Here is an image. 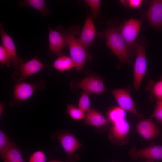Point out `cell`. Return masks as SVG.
I'll return each instance as SVG.
<instances>
[{
	"instance_id": "obj_1",
	"label": "cell",
	"mask_w": 162,
	"mask_h": 162,
	"mask_svg": "<svg viewBox=\"0 0 162 162\" xmlns=\"http://www.w3.org/2000/svg\"><path fill=\"white\" fill-rule=\"evenodd\" d=\"M55 29L62 32L65 36L69 48L70 57L75 64L76 69L78 71L81 70L86 62L92 59V57L87 48L76 37L80 33V27L72 26L65 28L62 26H59Z\"/></svg>"
},
{
	"instance_id": "obj_2",
	"label": "cell",
	"mask_w": 162,
	"mask_h": 162,
	"mask_svg": "<svg viewBox=\"0 0 162 162\" xmlns=\"http://www.w3.org/2000/svg\"><path fill=\"white\" fill-rule=\"evenodd\" d=\"M105 39L107 47L118 58L121 64H132L124 40L115 23L109 22L104 31L97 33Z\"/></svg>"
},
{
	"instance_id": "obj_3",
	"label": "cell",
	"mask_w": 162,
	"mask_h": 162,
	"mask_svg": "<svg viewBox=\"0 0 162 162\" xmlns=\"http://www.w3.org/2000/svg\"><path fill=\"white\" fill-rule=\"evenodd\" d=\"M142 20L131 18L123 22L118 28L127 47L129 56L133 57L136 54V38L140 30Z\"/></svg>"
},
{
	"instance_id": "obj_4",
	"label": "cell",
	"mask_w": 162,
	"mask_h": 162,
	"mask_svg": "<svg viewBox=\"0 0 162 162\" xmlns=\"http://www.w3.org/2000/svg\"><path fill=\"white\" fill-rule=\"evenodd\" d=\"M51 137L59 142L67 157L66 162H77L79 156L75 152L82 145L74 135L68 131L62 130L52 134Z\"/></svg>"
},
{
	"instance_id": "obj_5",
	"label": "cell",
	"mask_w": 162,
	"mask_h": 162,
	"mask_svg": "<svg viewBox=\"0 0 162 162\" xmlns=\"http://www.w3.org/2000/svg\"><path fill=\"white\" fill-rule=\"evenodd\" d=\"M146 45L144 42H137L136 57L134 63L133 88L137 91L145 76L147 70Z\"/></svg>"
},
{
	"instance_id": "obj_6",
	"label": "cell",
	"mask_w": 162,
	"mask_h": 162,
	"mask_svg": "<svg viewBox=\"0 0 162 162\" xmlns=\"http://www.w3.org/2000/svg\"><path fill=\"white\" fill-rule=\"evenodd\" d=\"M46 88L44 82L40 80L33 83L20 81L14 86L13 94V101L17 104L29 99L37 89L44 90Z\"/></svg>"
},
{
	"instance_id": "obj_7",
	"label": "cell",
	"mask_w": 162,
	"mask_h": 162,
	"mask_svg": "<svg viewBox=\"0 0 162 162\" xmlns=\"http://www.w3.org/2000/svg\"><path fill=\"white\" fill-rule=\"evenodd\" d=\"M109 132V139L113 143L122 145L128 141V135L130 130V126L126 118L121 119L112 123Z\"/></svg>"
},
{
	"instance_id": "obj_8",
	"label": "cell",
	"mask_w": 162,
	"mask_h": 162,
	"mask_svg": "<svg viewBox=\"0 0 162 162\" xmlns=\"http://www.w3.org/2000/svg\"><path fill=\"white\" fill-rule=\"evenodd\" d=\"M112 93L119 107L134 114L140 118H143L136 109L129 90L128 88L115 89L112 91Z\"/></svg>"
},
{
	"instance_id": "obj_9",
	"label": "cell",
	"mask_w": 162,
	"mask_h": 162,
	"mask_svg": "<svg viewBox=\"0 0 162 162\" xmlns=\"http://www.w3.org/2000/svg\"><path fill=\"white\" fill-rule=\"evenodd\" d=\"M0 36L2 45L7 51L15 69L18 70L25 62L18 57L14 42L11 37L6 32L2 23H0Z\"/></svg>"
},
{
	"instance_id": "obj_10",
	"label": "cell",
	"mask_w": 162,
	"mask_h": 162,
	"mask_svg": "<svg viewBox=\"0 0 162 162\" xmlns=\"http://www.w3.org/2000/svg\"><path fill=\"white\" fill-rule=\"evenodd\" d=\"M48 35L50 54L59 56L63 55V50L67 45L64 34L56 29H53L49 26Z\"/></svg>"
},
{
	"instance_id": "obj_11",
	"label": "cell",
	"mask_w": 162,
	"mask_h": 162,
	"mask_svg": "<svg viewBox=\"0 0 162 162\" xmlns=\"http://www.w3.org/2000/svg\"><path fill=\"white\" fill-rule=\"evenodd\" d=\"M129 154L134 159H146L149 160H162V146H151L141 149L132 148Z\"/></svg>"
},
{
	"instance_id": "obj_12",
	"label": "cell",
	"mask_w": 162,
	"mask_h": 162,
	"mask_svg": "<svg viewBox=\"0 0 162 162\" xmlns=\"http://www.w3.org/2000/svg\"><path fill=\"white\" fill-rule=\"evenodd\" d=\"M146 17L151 26L162 31V0L152 1L147 12Z\"/></svg>"
},
{
	"instance_id": "obj_13",
	"label": "cell",
	"mask_w": 162,
	"mask_h": 162,
	"mask_svg": "<svg viewBox=\"0 0 162 162\" xmlns=\"http://www.w3.org/2000/svg\"><path fill=\"white\" fill-rule=\"evenodd\" d=\"M76 87L89 94H101L106 89L102 80L99 77L93 75L88 76L78 82Z\"/></svg>"
},
{
	"instance_id": "obj_14",
	"label": "cell",
	"mask_w": 162,
	"mask_h": 162,
	"mask_svg": "<svg viewBox=\"0 0 162 162\" xmlns=\"http://www.w3.org/2000/svg\"><path fill=\"white\" fill-rule=\"evenodd\" d=\"M97 34L93 19L88 14L78 39L86 48L92 47Z\"/></svg>"
},
{
	"instance_id": "obj_15",
	"label": "cell",
	"mask_w": 162,
	"mask_h": 162,
	"mask_svg": "<svg viewBox=\"0 0 162 162\" xmlns=\"http://www.w3.org/2000/svg\"><path fill=\"white\" fill-rule=\"evenodd\" d=\"M138 133L146 140H150L157 137L159 131L156 125L153 122L152 118L140 121L136 127Z\"/></svg>"
},
{
	"instance_id": "obj_16",
	"label": "cell",
	"mask_w": 162,
	"mask_h": 162,
	"mask_svg": "<svg viewBox=\"0 0 162 162\" xmlns=\"http://www.w3.org/2000/svg\"><path fill=\"white\" fill-rule=\"evenodd\" d=\"M46 67L36 57L33 58L21 65L18 70V80L19 82L22 81L28 76L38 73Z\"/></svg>"
},
{
	"instance_id": "obj_17",
	"label": "cell",
	"mask_w": 162,
	"mask_h": 162,
	"mask_svg": "<svg viewBox=\"0 0 162 162\" xmlns=\"http://www.w3.org/2000/svg\"><path fill=\"white\" fill-rule=\"evenodd\" d=\"M85 123L100 128L107 125L109 122L102 114L93 108H90L86 113Z\"/></svg>"
},
{
	"instance_id": "obj_18",
	"label": "cell",
	"mask_w": 162,
	"mask_h": 162,
	"mask_svg": "<svg viewBox=\"0 0 162 162\" xmlns=\"http://www.w3.org/2000/svg\"><path fill=\"white\" fill-rule=\"evenodd\" d=\"M146 89L150 93L149 98L151 101L162 100V76L157 81L149 80Z\"/></svg>"
},
{
	"instance_id": "obj_19",
	"label": "cell",
	"mask_w": 162,
	"mask_h": 162,
	"mask_svg": "<svg viewBox=\"0 0 162 162\" xmlns=\"http://www.w3.org/2000/svg\"><path fill=\"white\" fill-rule=\"evenodd\" d=\"M1 157L3 162H25L21 150L14 141Z\"/></svg>"
},
{
	"instance_id": "obj_20",
	"label": "cell",
	"mask_w": 162,
	"mask_h": 162,
	"mask_svg": "<svg viewBox=\"0 0 162 162\" xmlns=\"http://www.w3.org/2000/svg\"><path fill=\"white\" fill-rule=\"evenodd\" d=\"M21 7H29L33 8L39 11L41 16H45L51 13V10L46 5L45 0H23L18 3Z\"/></svg>"
},
{
	"instance_id": "obj_21",
	"label": "cell",
	"mask_w": 162,
	"mask_h": 162,
	"mask_svg": "<svg viewBox=\"0 0 162 162\" xmlns=\"http://www.w3.org/2000/svg\"><path fill=\"white\" fill-rule=\"evenodd\" d=\"M52 67L60 72H63L73 68L75 64L70 57L64 55L59 56L54 62Z\"/></svg>"
},
{
	"instance_id": "obj_22",
	"label": "cell",
	"mask_w": 162,
	"mask_h": 162,
	"mask_svg": "<svg viewBox=\"0 0 162 162\" xmlns=\"http://www.w3.org/2000/svg\"><path fill=\"white\" fill-rule=\"evenodd\" d=\"M126 111L119 106L112 107L108 112V120L112 123L118 120L126 118L127 116Z\"/></svg>"
},
{
	"instance_id": "obj_23",
	"label": "cell",
	"mask_w": 162,
	"mask_h": 162,
	"mask_svg": "<svg viewBox=\"0 0 162 162\" xmlns=\"http://www.w3.org/2000/svg\"><path fill=\"white\" fill-rule=\"evenodd\" d=\"M83 2L88 5L91 10L90 15L92 19L98 18L100 15L101 1L100 0H84Z\"/></svg>"
},
{
	"instance_id": "obj_24",
	"label": "cell",
	"mask_w": 162,
	"mask_h": 162,
	"mask_svg": "<svg viewBox=\"0 0 162 162\" xmlns=\"http://www.w3.org/2000/svg\"><path fill=\"white\" fill-rule=\"evenodd\" d=\"M13 141L2 130H0V155H3L9 148Z\"/></svg>"
},
{
	"instance_id": "obj_25",
	"label": "cell",
	"mask_w": 162,
	"mask_h": 162,
	"mask_svg": "<svg viewBox=\"0 0 162 162\" xmlns=\"http://www.w3.org/2000/svg\"><path fill=\"white\" fill-rule=\"evenodd\" d=\"M67 113L73 119L81 120L85 117V113L79 108L72 105H68L67 109Z\"/></svg>"
},
{
	"instance_id": "obj_26",
	"label": "cell",
	"mask_w": 162,
	"mask_h": 162,
	"mask_svg": "<svg viewBox=\"0 0 162 162\" xmlns=\"http://www.w3.org/2000/svg\"><path fill=\"white\" fill-rule=\"evenodd\" d=\"M89 94L85 92H82L78 103V108L85 114L90 108L91 102Z\"/></svg>"
},
{
	"instance_id": "obj_27",
	"label": "cell",
	"mask_w": 162,
	"mask_h": 162,
	"mask_svg": "<svg viewBox=\"0 0 162 162\" xmlns=\"http://www.w3.org/2000/svg\"><path fill=\"white\" fill-rule=\"evenodd\" d=\"M47 158L45 153L42 151L38 150L30 155L28 162H47Z\"/></svg>"
},
{
	"instance_id": "obj_28",
	"label": "cell",
	"mask_w": 162,
	"mask_h": 162,
	"mask_svg": "<svg viewBox=\"0 0 162 162\" xmlns=\"http://www.w3.org/2000/svg\"><path fill=\"white\" fill-rule=\"evenodd\" d=\"M0 62L2 66L4 65L8 67L12 63L7 51L2 45L0 46Z\"/></svg>"
},
{
	"instance_id": "obj_29",
	"label": "cell",
	"mask_w": 162,
	"mask_h": 162,
	"mask_svg": "<svg viewBox=\"0 0 162 162\" xmlns=\"http://www.w3.org/2000/svg\"><path fill=\"white\" fill-rule=\"evenodd\" d=\"M155 102V108L151 117L154 118L159 122L162 123V100Z\"/></svg>"
},
{
	"instance_id": "obj_30",
	"label": "cell",
	"mask_w": 162,
	"mask_h": 162,
	"mask_svg": "<svg viewBox=\"0 0 162 162\" xmlns=\"http://www.w3.org/2000/svg\"><path fill=\"white\" fill-rule=\"evenodd\" d=\"M127 7L133 9H137L140 7L143 3L142 0H127Z\"/></svg>"
},
{
	"instance_id": "obj_31",
	"label": "cell",
	"mask_w": 162,
	"mask_h": 162,
	"mask_svg": "<svg viewBox=\"0 0 162 162\" xmlns=\"http://www.w3.org/2000/svg\"><path fill=\"white\" fill-rule=\"evenodd\" d=\"M5 108V105L4 103L1 102L0 103V116H2L4 112Z\"/></svg>"
},
{
	"instance_id": "obj_32",
	"label": "cell",
	"mask_w": 162,
	"mask_h": 162,
	"mask_svg": "<svg viewBox=\"0 0 162 162\" xmlns=\"http://www.w3.org/2000/svg\"><path fill=\"white\" fill-rule=\"evenodd\" d=\"M47 162H62L61 161L57 160H51L49 161H47Z\"/></svg>"
},
{
	"instance_id": "obj_33",
	"label": "cell",
	"mask_w": 162,
	"mask_h": 162,
	"mask_svg": "<svg viewBox=\"0 0 162 162\" xmlns=\"http://www.w3.org/2000/svg\"><path fill=\"white\" fill-rule=\"evenodd\" d=\"M153 160H147L145 162H153Z\"/></svg>"
}]
</instances>
